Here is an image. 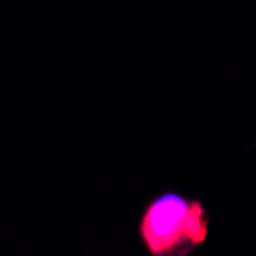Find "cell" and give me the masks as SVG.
I'll return each mask as SVG.
<instances>
[{"mask_svg":"<svg viewBox=\"0 0 256 256\" xmlns=\"http://www.w3.org/2000/svg\"><path fill=\"white\" fill-rule=\"evenodd\" d=\"M208 216L198 200L164 192L148 202L138 221V236L150 256H184L202 246Z\"/></svg>","mask_w":256,"mask_h":256,"instance_id":"cell-1","label":"cell"}]
</instances>
